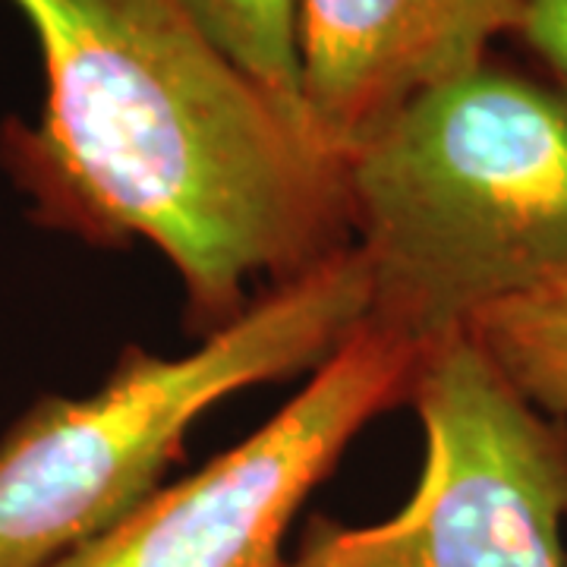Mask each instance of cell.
<instances>
[{"instance_id": "1", "label": "cell", "mask_w": 567, "mask_h": 567, "mask_svg": "<svg viewBox=\"0 0 567 567\" xmlns=\"http://www.w3.org/2000/svg\"><path fill=\"white\" fill-rule=\"evenodd\" d=\"M44 63V107L0 130L35 221L148 240L203 338L262 290L353 244L344 162L284 117L181 0H10Z\"/></svg>"}, {"instance_id": "2", "label": "cell", "mask_w": 567, "mask_h": 567, "mask_svg": "<svg viewBox=\"0 0 567 567\" xmlns=\"http://www.w3.org/2000/svg\"><path fill=\"white\" fill-rule=\"evenodd\" d=\"M365 322L420 350L567 268V99L480 63L344 158Z\"/></svg>"}, {"instance_id": "3", "label": "cell", "mask_w": 567, "mask_h": 567, "mask_svg": "<svg viewBox=\"0 0 567 567\" xmlns=\"http://www.w3.org/2000/svg\"><path fill=\"white\" fill-rule=\"evenodd\" d=\"M369 316L350 244L275 284L183 357L126 347L89 398H44L0 442V567H54L121 524L177 464L189 429L224 398L300 375Z\"/></svg>"}, {"instance_id": "4", "label": "cell", "mask_w": 567, "mask_h": 567, "mask_svg": "<svg viewBox=\"0 0 567 567\" xmlns=\"http://www.w3.org/2000/svg\"><path fill=\"white\" fill-rule=\"evenodd\" d=\"M420 483L394 517H312L284 567H565L567 420L533 406L461 331L429 347L410 391Z\"/></svg>"}, {"instance_id": "5", "label": "cell", "mask_w": 567, "mask_h": 567, "mask_svg": "<svg viewBox=\"0 0 567 567\" xmlns=\"http://www.w3.org/2000/svg\"><path fill=\"white\" fill-rule=\"evenodd\" d=\"M423 350L363 322L249 439L54 567H284L281 543L357 432L410 401Z\"/></svg>"}, {"instance_id": "6", "label": "cell", "mask_w": 567, "mask_h": 567, "mask_svg": "<svg viewBox=\"0 0 567 567\" xmlns=\"http://www.w3.org/2000/svg\"><path fill=\"white\" fill-rule=\"evenodd\" d=\"M527 0H300L303 102L344 162L413 99L486 63Z\"/></svg>"}, {"instance_id": "7", "label": "cell", "mask_w": 567, "mask_h": 567, "mask_svg": "<svg viewBox=\"0 0 567 567\" xmlns=\"http://www.w3.org/2000/svg\"><path fill=\"white\" fill-rule=\"evenodd\" d=\"M464 331L529 404L567 420V268L476 312Z\"/></svg>"}, {"instance_id": "8", "label": "cell", "mask_w": 567, "mask_h": 567, "mask_svg": "<svg viewBox=\"0 0 567 567\" xmlns=\"http://www.w3.org/2000/svg\"><path fill=\"white\" fill-rule=\"evenodd\" d=\"M205 39L256 82L293 126L312 133L297 41L300 0H181ZM319 142V140H316Z\"/></svg>"}, {"instance_id": "9", "label": "cell", "mask_w": 567, "mask_h": 567, "mask_svg": "<svg viewBox=\"0 0 567 567\" xmlns=\"http://www.w3.org/2000/svg\"><path fill=\"white\" fill-rule=\"evenodd\" d=\"M517 29L567 80V0H527Z\"/></svg>"}]
</instances>
